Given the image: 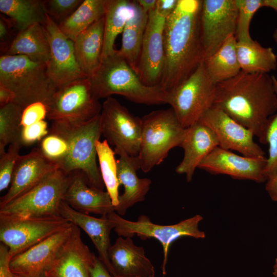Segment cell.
<instances>
[{"instance_id":"6da1fadb","label":"cell","mask_w":277,"mask_h":277,"mask_svg":"<svg viewBox=\"0 0 277 277\" xmlns=\"http://www.w3.org/2000/svg\"><path fill=\"white\" fill-rule=\"evenodd\" d=\"M213 105L250 130L266 144L271 117L277 111V95L272 76L241 71L216 84Z\"/></svg>"},{"instance_id":"7a4b0ae2","label":"cell","mask_w":277,"mask_h":277,"mask_svg":"<svg viewBox=\"0 0 277 277\" xmlns=\"http://www.w3.org/2000/svg\"><path fill=\"white\" fill-rule=\"evenodd\" d=\"M202 1L179 0L164 28L165 68L161 87L170 92L186 80L203 61L200 31Z\"/></svg>"},{"instance_id":"3957f363","label":"cell","mask_w":277,"mask_h":277,"mask_svg":"<svg viewBox=\"0 0 277 277\" xmlns=\"http://www.w3.org/2000/svg\"><path fill=\"white\" fill-rule=\"evenodd\" d=\"M90 78L93 92L98 100L118 94L135 103L167 104L168 92L160 86L144 85L117 50L102 60L98 69Z\"/></svg>"},{"instance_id":"277c9868","label":"cell","mask_w":277,"mask_h":277,"mask_svg":"<svg viewBox=\"0 0 277 277\" xmlns=\"http://www.w3.org/2000/svg\"><path fill=\"white\" fill-rule=\"evenodd\" d=\"M49 132L63 137L68 144L67 154L58 168L67 174L85 173L91 186L103 190L104 184L97 165L96 143L100 140V115L85 122L52 121Z\"/></svg>"},{"instance_id":"5b68a950","label":"cell","mask_w":277,"mask_h":277,"mask_svg":"<svg viewBox=\"0 0 277 277\" xmlns=\"http://www.w3.org/2000/svg\"><path fill=\"white\" fill-rule=\"evenodd\" d=\"M0 86L14 95L13 103L23 108L37 102L47 107L57 89L51 80L45 63L24 55L0 57Z\"/></svg>"},{"instance_id":"8992f818","label":"cell","mask_w":277,"mask_h":277,"mask_svg":"<svg viewBox=\"0 0 277 277\" xmlns=\"http://www.w3.org/2000/svg\"><path fill=\"white\" fill-rule=\"evenodd\" d=\"M141 120L138 157L141 169L148 172L163 162L171 149L181 147L186 128L171 108L153 111Z\"/></svg>"},{"instance_id":"52a82bcc","label":"cell","mask_w":277,"mask_h":277,"mask_svg":"<svg viewBox=\"0 0 277 277\" xmlns=\"http://www.w3.org/2000/svg\"><path fill=\"white\" fill-rule=\"evenodd\" d=\"M69 182V174L56 169L29 190L0 208V217L61 216L60 207Z\"/></svg>"},{"instance_id":"ba28073f","label":"cell","mask_w":277,"mask_h":277,"mask_svg":"<svg viewBox=\"0 0 277 277\" xmlns=\"http://www.w3.org/2000/svg\"><path fill=\"white\" fill-rule=\"evenodd\" d=\"M216 86L202 62L186 80L168 92L167 104L184 128L199 121L213 105Z\"/></svg>"},{"instance_id":"9c48e42d","label":"cell","mask_w":277,"mask_h":277,"mask_svg":"<svg viewBox=\"0 0 277 277\" xmlns=\"http://www.w3.org/2000/svg\"><path fill=\"white\" fill-rule=\"evenodd\" d=\"M107 215L113 223V229L118 235L131 238L136 234L141 239L154 238L161 243L163 249L162 270L164 275L166 273L169 248L173 242L184 236L196 239L205 237L204 232L199 229V223L203 220L200 215H196L171 225L154 224L145 215H140L137 221L134 222L123 218L114 211Z\"/></svg>"},{"instance_id":"30bf717a","label":"cell","mask_w":277,"mask_h":277,"mask_svg":"<svg viewBox=\"0 0 277 277\" xmlns=\"http://www.w3.org/2000/svg\"><path fill=\"white\" fill-rule=\"evenodd\" d=\"M102 105L94 95L90 78L77 79L58 88L47 106L48 120L85 122L100 115Z\"/></svg>"},{"instance_id":"8fae6325","label":"cell","mask_w":277,"mask_h":277,"mask_svg":"<svg viewBox=\"0 0 277 277\" xmlns=\"http://www.w3.org/2000/svg\"><path fill=\"white\" fill-rule=\"evenodd\" d=\"M100 131L115 154L138 156L142 131L141 118L131 113L117 100L106 98L100 114Z\"/></svg>"},{"instance_id":"7c38bea8","label":"cell","mask_w":277,"mask_h":277,"mask_svg":"<svg viewBox=\"0 0 277 277\" xmlns=\"http://www.w3.org/2000/svg\"><path fill=\"white\" fill-rule=\"evenodd\" d=\"M70 224L61 216L32 218L0 217V241L8 247L13 258L66 229Z\"/></svg>"},{"instance_id":"4fadbf2b","label":"cell","mask_w":277,"mask_h":277,"mask_svg":"<svg viewBox=\"0 0 277 277\" xmlns=\"http://www.w3.org/2000/svg\"><path fill=\"white\" fill-rule=\"evenodd\" d=\"M237 17L235 0L202 1L200 31L204 58L214 53L228 37L235 35Z\"/></svg>"},{"instance_id":"5bb4252c","label":"cell","mask_w":277,"mask_h":277,"mask_svg":"<svg viewBox=\"0 0 277 277\" xmlns=\"http://www.w3.org/2000/svg\"><path fill=\"white\" fill-rule=\"evenodd\" d=\"M165 21L155 10L148 14L137 70L141 80L148 86H161L164 77Z\"/></svg>"},{"instance_id":"9a60e30c","label":"cell","mask_w":277,"mask_h":277,"mask_svg":"<svg viewBox=\"0 0 277 277\" xmlns=\"http://www.w3.org/2000/svg\"><path fill=\"white\" fill-rule=\"evenodd\" d=\"M199 121L208 127L215 134L219 146L235 150L242 155L254 158L265 157V152L254 141L253 132L213 105Z\"/></svg>"},{"instance_id":"2e32d148","label":"cell","mask_w":277,"mask_h":277,"mask_svg":"<svg viewBox=\"0 0 277 277\" xmlns=\"http://www.w3.org/2000/svg\"><path fill=\"white\" fill-rule=\"evenodd\" d=\"M43 25L50 45V57L47 64L48 73L56 88L88 77L83 73L77 62L74 42L63 34L57 24L47 14Z\"/></svg>"},{"instance_id":"e0dca14e","label":"cell","mask_w":277,"mask_h":277,"mask_svg":"<svg viewBox=\"0 0 277 277\" xmlns=\"http://www.w3.org/2000/svg\"><path fill=\"white\" fill-rule=\"evenodd\" d=\"M266 165V157L239 155L217 146L203 160L198 168L212 174H226L235 179L263 183L268 180Z\"/></svg>"},{"instance_id":"ac0fdd59","label":"cell","mask_w":277,"mask_h":277,"mask_svg":"<svg viewBox=\"0 0 277 277\" xmlns=\"http://www.w3.org/2000/svg\"><path fill=\"white\" fill-rule=\"evenodd\" d=\"M71 227V223L66 229L13 256L10 262L12 272L25 277H46V272L68 238Z\"/></svg>"},{"instance_id":"d6986e66","label":"cell","mask_w":277,"mask_h":277,"mask_svg":"<svg viewBox=\"0 0 277 277\" xmlns=\"http://www.w3.org/2000/svg\"><path fill=\"white\" fill-rule=\"evenodd\" d=\"M96 259L83 242L80 228L72 223L71 232L45 276L91 277Z\"/></svg>"},{"instance_id":"ffe728a7","label":"cell","mask_w":277,"mask_h":277,"mask_svg":"<svg viewBox=\"0 0 277 277\" xmlns=\"http://www.w3.org/2000/svg\"><path fill=\"white\" fill-rule=\"evenodd\" d=\"M58 169L47 159L38 147L19 155L14 170L10 187L0 200V208L25 193L50 173Z\"/></svg>"},{"instance_id":"44dd1931","label":"cell","mask_w":277,"mask_h":277,"mask_svg":"<svg viewBox=\"0 0 277 277\" xmlns=\"http://www.w3.org/2000/svg\"><path fill=\"white\" fill-rule=\"evenodd\" d=\"M69 175V182L63 200L71 207L82 213L101 216L114 211L107 191L91 186L84 172L75 171Z\"/></svg>"},{"instance_id":"7402d4cb","label":"cell","mask_w":277,"mask_h":277,"mask_svg":"<svg viewBox=\"0 0 277 277\" xmlns=\"http://www.w3.org/2000/svg\"><path fill=\"white\" fill-rule=\"evenodd\" d=\"M113 277H155L154 267L143 247L130 238H117L108 251Z\"/></svg>"},{"instance_id":"603a6c76","label":"cell","mask_w":277,"mask_h":277,"mask_svg":"<svg viewBox=\"0 0 277 277\" xmlns=\"http://www.w3.org/2000/svg\"><path fill=\"white\" fill-rule=\"evenodd\" d=\"M217 146L219 142L214 132L201 122H196L186 128L181 146L184 156L175 171L185 174L187 182H190L200 163Z\"/></svg>"},{"instance_id":"cb8c5ba5","label":"cell","mask_w":277,"mask_h":277,"mask_svg":"<svg viewBox=\"0 0 277 277\" xmlns=\"http://www.w3.org/2000/svg\"><path fill=\"white\" fill-rule=\"evenodd\" d=\"M60 214L87 234L98 252V259L113 276L108 251L111 246L110 235L114 224L107 215L97 218L74 210L64 201L61 204Z\"/></svg>"},{"instance_id":"d4e9b609","label":"cell","mask_w":277,"mask_h":277,"mask_svg":"<svg viewBox=\"0 0 277 277\" xmlns=\"http://www.w3.org/2000/svg\"><path fill=\"white\" fill-rule=\"evenodd\" d=\"M116 160L117 175L120 184L124 188L123 193L119 195L118 204L114 211L120 215H124L127 209L137 203L145 200L151 184L147 178H139L136 171L141 169L137 157L130 156L125 153H120Z\"/></svg>"},{"instance_id":"484cf974","label":"cell","mask_w":277,"mask_h":277,"mask_svg":"<svg viewBox=\"0 0 277 277\" xmlns=\"http://www.w3.org/2000/svg\"><path fill=\"white\" fill-rule=\"evenodd\" d=\"M104 41V16L80 33L74 41L78 65L87 76L90 77L102 63Z\"/></svg>"},{"instance_id":"4316f807","label":"cell","mask_w":277,"mask_h":277,"mask_svg":"<svg viewBox=\"0 0 277 277\" xmlns=\"http://www.w3.org/2000/svg\"><path fill=\"white\" fill-rule=\"evenodd\" d=\"M4 55H24L47 65L50 60V50L44 26L36 24L18 32Z\"/></svg>"},{"instance_id":"83f0119b","label":"cell","mask_w":277,"mask_h":277,"mask_svg":"<svg viewBox=\"0 0 277 277\" xmlns=\"http://www.w3.org/2000/svg\"><path fill=\"white\" fill-rule=\"evenodd\" d=\"M148 16L135 1L133 14L123 29L121 47L117 50L137 73Z\"/></svg>"},{"instance_id":"f1b7e54d","label":"cell","mask_w":277,"mask_h":277,"mask_svg":"<svg viewBox=\"0 0 277 277\" xmlns=\"http://www.w3.org/2000/svg\"><path fill=\"white\" fill-rule=\"evenodd\" d=\"M235 35L228 37L212 54L204 58L203 63L211 80L217 84L236 75L241 71Z\"/></svg>"},{"instance_id":"f546056e","label":"cell","mask_w":277,"mask_h":277,"mask_svg":"<svg viewBox=\"0 0 277 277\" xmlns=\"http://www.w3.org/2000/svg\"><path fill=\"white\" fill-rule=\"evenodd\" d=\"M135 1L107 0L104 15V41L102 60L114 54L115 41L122 33L133 14Z\"/></svg>"},{"instance_id":"4dcf8cb0","label":"cell","mask_w":277,"mask_h":277,"mask_svg":"<svg viewBox=\"0 0 277 277\" xmlns=\"http://www.w3.org/2000/svg\"><path fill=\"white\" fill-rule=\"evenodd\" d=\"M236 51L241 71L249 73H268L277 67V57L272 48L256 41H237Z\"/></svg>"},{"instance_id":"1f68e13d","label":"cell","mask_w":277,"mask_h":277,"mask_svg":"<svg viewBox=\"0 0 277 277\" xmlns=\"http://www.w3.org/2000/svg\"><path fill=\"white\" fill-rule=\"evenodd\" d=\"M0 11L9 18L18 32L36 24L43 25L46 17L40 0H0Z\"/></svg>"},{"instance_id":"d6a6232c","label":"cell","mask_w":277,"mask_h":277,"mask_svg":"<svg viewBox=\"0 0 277 277\" xmlns=\"http://www.w3.org/2000/svg\"><path fill=\"white\" fill-rule=\"evenodd\" d=\"M107 0H84L65 20L58 24L63 34L73 42L77 36L104 16Z\"/></svg>"},{"instance_id":"836d02e7","label":"cell","mask_w":277,"mask_h":277,"mask_svg":"<svg viewBox=\"0 0 277 277\" xmlns=\"http://www.w3.org/2000/svg\"><path fill=\"white\" fill-rule=\"evenodd\" d=\"M99 169L106 191L109 193L114 207L118 204V187L117 163L115 153L106 140L96 143Z\"/></svg>"},{"instance_id":"e575fe53","label":"cell","mask_w":277,"mask_h":277,"mask_svg":"<svg viewBox=\"0 0 277 277\" xmlns=\"http://www.w3.org/2000/svg\"><path fill=\"white\" fill-rule=\"evenodd\" d=\"M23 110L14 103L0 107V154L7 145L19 140Z\"/></svg>"},{"instance_id":"d590c367","label":"cell","mask_w":277,"mask_h":277,"mask_svg":"<svg viewBox=\"0 0 277 277\" xmlns=\"http://www.w3.org/2000/svg\"><path fill=\"white\" fill-rule=\"evenodd\" d=\"M238 17L235 36L237 41L250 42V25L256 11L264 7V0H235Z\"/></svg>"},{"instance_id":"8d00e7d4","label":"cell","mask_w":277,"mask_h":277,"mask_svg":"<svg viewBox=\"0 0 277 277\" xmlns=\"http://www.w3.org/2000/svg\"><path fill=\"white\" fill-rule=\"evenodd\" d=\"M272 78L277 95V78L274 75ZM266 144L268 145L269 148L265 173L269 180L277 173V111L270 119L266 134Z\"/></svg>"},{"instance_id":"74e56055","label":"cell","mask_w":277,"mask_h":277,"mask_svg":"<svg viewBox=\"0 0 277 277\" xmlns=\"http://www.w3.org/2000/svg\"><path fill=\"white\" fill-rule=\"evenodd\" d=\"M38 147L43 154L57 167L65 157L68 148L63 137L51 132L41 140Z\"/></svg>"},{"instance_id":"f35d334b","label":"cell","mask_w":277,"mask_h":277,"mask_svg":"<svg viewBox=\"0 0 277 277\" xmlns=\"http://www.w3.org/2000/svg\"><path fill=\"white\" fill-rule=\"evenodd\" d=\"M22 147L19 140L9 145L7 150L0 154L1 192L10 185Z\"/></svg>"},{"instance_id":"ab89813d","label":"cell","mask_w":277,"mask_h":277,"mask_svg":"<svg viewBox=\"0 0 277 277\" xmlns=\"http://www.w3.org/2000/svg\"><path fill=\"white\" fill-rule=\"evenodd\" d=\"M83 0L43 1L45 11L56 24L65 20L79 7Z\"/></svg>"},{"instance_id":"60d3db41","label":"cell","mask_w":277,"mask_h":277,"mask_svg":"<svg viewBox=\"0 0 277 277\" xmlns=\"http://www.w3.org/2000/svg\"><path fill=\"white\" fill-rule=\"evenodd\" d=\"M49 132L48 124L43 120L33 124L22 127L19 141L22 146H28L42 140Z\"/></svg>"},{"instance_id":"b9f144b4","label":"cell","mask_w":277,"mask_h":277,"mask_svg":"<svg viewBox=\"0 0 277 277\" xmlns=\"http://www.w3.org/2000/svg\"><path fill=\"white\" fill-rule=\"evenodd\" d=\"M47 107L42 102H37L30 104L23 110L21 126H29L44 120L47 117Z\"/></svg>"},{"instance_id":"7bdbcfd3","label":"cell","mask_w":277,"mask_h":277,"mask_svg":"<svg viewBox=\"0 0 277 277\" xmlns=\"http://www.w3.org/2000/svg\"><path fill=\"white\" fill-rule=\"evenodd\" d=\"M12 258L7 246L0 244V277H14L10 268V262Z\"/></svg>"},{"instance_id":"ee69618b","label":"cell","mask_w":277,"mask_h":277,"mask_svg":"<svg viewBox=\"0 0 277 277\" xmlns=\"http://www.w3.org/2000/svg\"><path fill=\"white\" fill-rule=\"evenodd\" d=\"M179 0H156L155 11L161 16L167 18L176 9Z\"/></svg>"},{"instance_id":"f6af8a7d","label":"cell","mask_w":277,"mask_h":277,"mask_svg":"<svg viewBox=\"0 0 277 277\" xmlns=\"http://www.w3.org/2000/svg\"><path fill=\"white\" fill-rule=\"evenodd\" d=\"M13 26L14 27L13 24L9 19H5L1 16L0 18V39L1 43L6 42L10 39L9 38H11V28Z\"/></svg>"},{"instance_id":"bcb514c9","label":"cell","mask_w":277,"mask_h":277,"mask_svg":"<svg viewBox=\"0 0 277 277\" xmlns=\"http://www.w3.org/2000/svg\"><path fill=\"white\" fill-rule=\"evenodd\" d=\"M91 277H113L104 264L97 258L90 269Z\"/></svg>"},{"instance_id":"7dc6e473","label":"cell","mask_w":277,"mask_h":277,"mask_svg":"<svg viewBox=\"0 0 277 277\" xmlns=\"http://www.w3.org/2000/svg\"><path fill=\"white\" fill-rule=\"evenodd\" d=\"M265 189L271 200L277 202V173L267 181Z\"/></svg>"},{"instance_id":"c3c4849f","label":"cell","mask_w":277,"mask_h":277,"mask_svg":"<svg viewBox=\"0 0 277 277\" xmlns=\"http://www.w3.org/2000/svg\"><path fill=\"white\" fill-rule=\"evenodd\" d=\"M14 95L9 89L0 86V107L13 103Z\"/></svg>"},{"instance_id":"681fc988","label":"cell","mask_w":277,"mask_h":277,"mask_svg":"<svg viewBox=\"0 0 277 277\" xmlns=\"http://www.w3.org/2000/svg\"><path fill=\"white\" fill-rule=\"evenodd\" d=\"M142 10L147 14L155 10L156 0L136 1Z\"/></svg>"},{"instance_id":"f907efd6","label":"cell","mask_w":277,"mask_h":277,"mask_svg":"<svg viewBox=\"0 0 277 277\" xmlns=\"http://www.w3.org/2000/svg\"><path fill=\"white\" fill-rule=\"evenodd\" d=\"M264 7L272 8L277 12V0H264Z\"/></svg>"},{"instance_id":"816d5d0a","label":"cell","mask_w":277,"mask_h":277,"mask_svg":"<svg viewBox=\"0 0 277 277\" xmlns=\"http://www.w3.org/2000/svg\"><path fill=\"white\" fill-rule=\"evenodd\" d=\"M274 271L273 274L275 277H277V259L275 260V263L273 267Z\"/></svg>"},{"instance_id":"f5cc1de1","label":"cell","mask_w":277,"mask_h":277,"mask_svg":"<svg viewBox=\"0 0 277 277\" xmlns=\"http://www.w3.org/2000/svg\"><path fill=\"white\" fill-rule=\"evenodd\" d=\"M273 37L274 41L277 44V29H276L274 31V33L273 34Z\"/></svg>"},{"instance_id":"db71d44e","label":"cell","mask_w":277,"mask_h":277,"mask_svg":"<svg viewBox=\"0 0 277 277\" xmlns=\"http://www.w3.org/2000/svg\"><path fill=\"white\" fill-rule=\"evenodd\" d=\"M13 274H14V273H13ZM14 277H25V276H21V275H17V274H14Z\"/></svg>"}]
</instances>
